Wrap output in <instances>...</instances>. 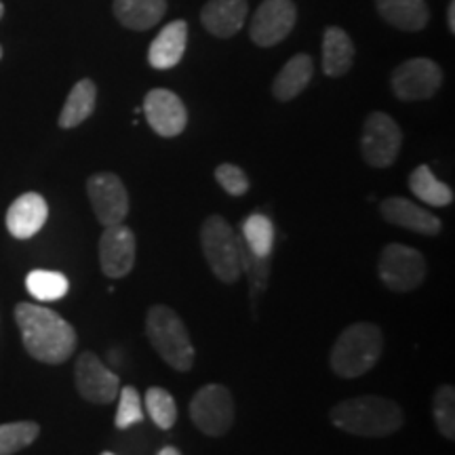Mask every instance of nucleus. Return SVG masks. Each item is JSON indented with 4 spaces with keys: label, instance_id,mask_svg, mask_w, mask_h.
<instances>
[{
    "label": "nucleus",
    "instance_id": "obj_25",
    "mask_svg": "<svg viewBox=\"0 0 455 455\" xmlns=\"http://www.w3.org/2000/svg\"><path fill=\"white\" fill-rule=\"evenodd\" d=\"M275 224L268 215L251 213L243 220V243L255 258H270L275 249Z\"/></svg>",
    "mask_w": 455,
    "mask_h": 455
},
{
    "label": "nucleus",
    "instance_id": "obj_13",
    "mask_svg": "<svg viewBox=\"0 0 455 455\" xmlns=\"http://www.w3.org/2000/svg\"><path fill=\"white\" fill-rule=\"evenodd\" d=\"M146 121L161 138H178L188 124V110L178 93L169 89H152L144 100Z\"/></svg>",
    "mask_w": 455,
    "mask_h": 455
},
{
    "label": "nucleus",
    "instance_id": "obj_4",
    "mask_svg": "<svg viewBox=\"0 0 455 455\" xmlns=\"http://www.w3.org/2000/svg\"><path fill=\"white\" fill-rule=\"evenodd\" d=\"M146 335L152 348L175 371H190L195 365V346L178 312L156 304L146 315Z\"/></svg>",
    "mask_w": 455,
    "mask_h": 455
},
{
    "label": "nucleus",
    "instance_id": "obj_35",
    "mask_svg": "<svg viewBox=\"0 0 455 455\" xmlns=\"http://www.w3.org/2000/svg\"><path fill=\"white\" fill-rule=\"evenodd\" d=\"M101 455H116V453H110V451H104Z\"/></svg>",
    "mask_w": 455,
    "mask_h": 455
},
{
    "label": "nucleus",
    "instance_id": "obj_12",
    "mask_svg": "<svg viewBox=\"0 0 455 455\" xmlns=\"http://www.w3.org/2000/svg\"><path fill=\"white\" fill-rule=\"evenodd\" d=\"M74 382H76L78 395L84 401L95 403V405H110L114 398L118 396V390H121L118 375L110 371L93 352H83L76 358Z\"/></svg>",
    "mask_w": 455,
    "mask_h": 455
},
{
    "label": "nucleus",
    "instance_id": "obj_28",
    "mask_svg": "<svg viewBox=\"0 0 455 455\" xmlns=\"http://www.w3.org/2000/svg\"><path fill=\"white\" fill-rule=\"evenodd\" d=\"M146 409L150 419L158 426V428L169 430L173 428L175 422H178V405H175V398L171 396V392L158 388V386L148 388Z\"/></svg>",
    "mask_w": 455,
    "mask_h": 455
},
{
    "label": "nucleus",
    "instance_id": "obj_34",
    "mask_svg": "<svg viewBox=\"0 0 455 455\" xmlns=\"http://www.w3.org/2000/svg\"><path fill=\"white\" fill-rule=\"evenodd\" d=\"M4 17V4H3V0H0V20H3Z\"/></svg>",
    "mask_w": 455,
    "mask_h": 455
},
{
    "label": "nucleus",
    "instance_id": "obj_17",
    "mask_svg": "<svg viewBox=\"0 0 455 455\" xmlns=\"http://www.w3.org/2000/svg\"><path fill=\"white\" fill-rule=\"evenodd\" d=\"M249 13L247 0H209L201 11L203 28L218 38H232L241 32Z\"/></svg>",
    "mask_w": 455,
    "mask_h": 455
},
{
    "label": "nucleus",
    "instance_id": "obj_29",
    "mask_svg": "<svg viewBox=\"0 0 455 455\" xmlns=\"http://www.w3.org/2000/svg\"><path fill=\"white\" fill-rule=\"evenodd\" d=\"M432 415L436 428L445 439H455V388L451 384L439 386L432 396Z\"/></svg>",
    "mask_w": 455,
    "mask_h": 455
},
{
    "label": "nucleus",
    "instance_id": "obj_18",
    "mask_svg": "<svg viewBox=\"0 0 455 455\" xmlns=\"http://www.w3.org/2000/svg\"><path fill=\"white\" fill-rule=\"evenodd\" d=\"M188 47V24L184 20L171 21L148 49V61L155 70H171L181 61Z\"/></svg>",
    "mask_w": 455,
    "mask_h": 455
},
{
    "label": "nucleus",
    "instance_id": "obj_24",
    "mask_svg": "<svg viewBox=\"0 0 455 455\" xmlns=\"http://www.w3.org/2000/svg\"><path fill=\"white\" fill-rule=\"evenodd\" d=\"M409 190L430 207H447L453 203V190L432 173L428 164H419L409 175Z\"/></svg>",
    "mask_w": 455,
    "mask_h": 455
},
{
    "label": "nucleus",
    "instance_id": "obj_3",
    "mask_svg": "<svg viewBox=\"0 0 455 455\" xmlns=\"http://www.w3.org/2000/svg\"><path fill=\"white\" fill-rule=\"evenodd\" d=\"M384 350V333L373 323L361 321L346 327L335 339L329 363L335 375L346 379L361 378L371 371Z\"/></svg>",
    "mask_w": 455,
    "mask_h": 455
},
{
    "label": "nucleus",
    "instance_id": "obj_16",
    "mask_svg": "<svg viewBox=\"0 0 455 455\" xmlns=\"http://www.w3.org/2000/svg\"><path fill=\"white\" fill-rule=\"evenodd\" d=\"M47 218L49 207L44 196L38 195V192H26V195L17 196L11 203L4 224H7L11 236L17 238V241H28V238L36 236L43 230Z\"/></svg>",
    "mask_w": 455,
    "mask_h": 455
},
{
    "label": "nucleus",
    "instance_id": "obj_22",
    "mask_svg": "<svg viewBox=\"0 0 455 455\" xmlns=\"http://www.w3.org/2000/svg\"><path fill=\"white\" fill-rule=\"evenodd\" d=\"M112 11L124 28L146 32L155 28L167 13V0H114Z\"/></svg>",
    "mask_w": 455,
    "mask_h": 455
},
{
    "label": "nucleus",
    "instance_id": "obj_27",
    "mask_svg": "<svg viewBox=\"0 0 455 455\" xmlns=\"http://www.w3.org/2000/svg\"><path fill=\"white\" fill-rule=\"evenodd\" d=\"M41 435L36 422H9L0 424V455H13L21 449L30 447Z\"/></svg>",
    "mask_w": 455,
    "mask_h": 455
},
{
    "label": "nucleus",
    "instance_id": "obj_11",
    "mask_svg": "<svg viewBox=\"0 0 455 455\" xmlns=\"http://www.w3.org/2000/svg\"><path fill=\"white\" fill-rule=\"evenodd\" d=\"M298 21V7L293 0H261L251 17L249 36L258 47H275L291 34Z\"/></svg>",
    "mask_w": 455,
    "mask_h": 455
},
{
    "label": "nucleus",
    "instance_id": "obj_19",
    "mask_svg": "<svg viewBox=\"0 0 455 455\" xmlns=\"http://www.w3.org/2000/svg\"><path fill=\"white\" fill-rule=\"evenodd\" d=\"M375 9L386 24L403 32H422L430 20L426 0H375Z\"/></svg>",
    "mask_w": 455,
    "mask_h": 455
},
{
    "label": "nucleus",
    "instance_id": "obj_21",
    "mask_svg": "<svg viewBox=\"0 0 455 455\" xmlns=\"http://www.w3.org/2000/svg\"><path fill=\"white\" fill-rule=\"evenodd\" d=\"M315 76V64L308 53L293 55L283 70L276 74L275 83H272V95L278 101H291L308 89V84Z\"/></svg>",
    "mask_w": 455,
    "mask_h": 455
},
{
    "label": "nucleus",
    "instance_id": "obj_31",
    "mask_svg": "<svg viewBox=\"0 0 455 455\" xmlns=\"http://www.w3.org/2000/svg\"><path fill=\"white\" fill-rule=\"evenodd\" d=\"M215 180L230 196H243L249 190L247 173L232 163H224L215 169Z\"/></svg>",
    "mask_w": 455,
    "mask_h": 455
},
{
    "label": "nucleus",
    "instance_id": "obj_14",
    "mask_svg": "<svg viewBox=\"0 0 455 455\" xmlns=\"http://www.w3.org/2000/svg\"><path fill=\"white\" fill-rule=\"evenodd\" d=\"M138 243L129 226H108L100 238V266L110 278L127 276L135 266Z\"/></svg>",
    "mask_w": 455,
    "mask_h": 455
},
{
    "label": "nucleus",
    "instance_id": "obj_32",
    "mask_svg": "<svg viewBox=\"0 0 455 455\" xmlns=\"http://www.w3.org/2000/svg\"><path fill=\"white\" fill-rule=\"evenodd\" d=\"M447 24H449V30L455 32V0H451L447 7Z\"/></svg>",
    "mask_w": 455,
    "mask_h": 455
},
{
    "label": "nucleus",
    "instance_id": "obj_6",
    "mask_svg": "<svg viewBox=\"0 0 455 455\" xmlns=\"http://www.w3.org/2000/svg\"><path fill=\"white\" fill-rule=\"evenodd\" d=\"M379 281H382L390 291L407 293L418 289L426 281L428 275V264L422 251L407 247L401 243L386 244L382 255H379Z\"/></svg>",
    "mask_w": 455,
    "mask_h": 455
},
{
    "label": "nucleus",
    "instance_id": "obj_9",
    "mask_svg": "<svg viewBox=\"0 0 455 455\" xmlns=\"http://www.w3.org/2000/svg\"><path fill=\"white\" fill-rule=\"evenodd\" d=\"M443 84V70L428 57H413L392 72V93L401 101L430 100Z\"/></svg>",
    "mask_w": 455,
    "mask_h": 455
},
{
    "label": "nucleus",
    "instance_id": "obj_8",
    "mask_svg": "<svg viewBox=\"0 0 455 455\" xmlns=\"http://www.w3.org/2000/svg\"><path fill=\"white\" fill-rule=\"evenodd\" d=\"M403 146V131L390 114L371 112L363 124L361 152L363 161L373 169L395 164Z\"/></svg>",
    "mask_w": 455,
    "mask_h": 455
},
{
    "label": "nucleus",
    "instance_id": "obj_2",
    "mask_svg": "<svg viewBox=\"0 0 455 455\" xmlns=\"http://www.w3.org/2000/svg\"><path fill=\"white\" fill-rule=\"evenodd\" d=\"M329 418L335 428L371 439L388 436L405 422L401 405L378 395L346 398L331 409Z\"/></svg>",
    "mask_w": 455,
    "mask_h": 455
},
{
    "label": "nucleus",
    "instance_id": "obj_26",
    "mask_svg": "<svg viewBox=\"0 0 455 455\" xmlns=\"http://www.w3.org/2000/svg\"><path fill=\"white\" fill-rule=\"evenodd\" d=\"M26 289L34 299L38 301H55L61 299L70 289L68 278L61 272L53 270H32L26 276Z\"/></svg>",
    "mask_w": 455,
    "mask_h": 455
},
{
    "label": "nucleus",
    "instance_id": "obj_1",
    "mask_svg": "<svg viewBox=\"0 0 455 455\" xmlns=\"http://www.w3.org/2000/svg\"><path fill=\"white\" fill-rule=\"evenodd\" d=\"M15 323L28 355L38 363L61 365L76 350V331L55 310L30 301H20L15 306Z\"/></svg>",
    "mask_w": 455,
    "mask_h": 455
},
{
    "label": "nucleus",
    "instance_id": "obj_33",
    "mask_svg": "<svg viewBox=\"0 0 455 455\" xmlns=\"http://www.w3.org/2000/svg\"><path fill=\"white\" fill-rule=\"evenodd\" d=\"M156 455H181V451L178 447H171V445H167V447H163L161 451H158Z\"/></svg>",
    "mask_w": 455,
    "mask_h": 455
},
{
    "label": "nucleus",
    "instance_id": "obj_10",
    "mask_svg": "<svg viewBox=\"0 0 455 455\" xmlns=\"http://www.w3.org/2000/svg\"><path fill=\"white\" fill-rule=\"evenodd\" d=\"M87 196L104 228L124 224L129 215V192L123 180L110 171H100L87 180Z\"/></svg>",
    "mask_w": 455,
    "mask_h": 455
},
{
    "label": "nucleus",
    "instance_id": "obj_5",
    "mask_svg": "<svg viewBox=\"0 0 455 455\" xmlns=\"http://www.w3.org/2000/svg\"><path fill=\"white\" fill-rule=\"evenodd\" d=\"M201 244L209 268L221 283H236L241 278L243 241L221 215H209L203 221Z\"/></svg>",
    "mask_w": 455,
    "mask_h": 455
},
{
    "label": "nucleus",
    "instance_id": "obj_15",
    "mask_svg": "<svg viewBox=\"0 0 455 455\" xmlns=\"http://www.w3.org/2000/svg\"><path fill=\"white\" fill-rule=\"evenodd\" d=\"M379 213L384 215L388 224L405 228V230H411L415 235L436 236L443 230V221L436 215H432L428 209L419 207V204L403 196L384 198L379 203Z\"/></svg>",
    "mask_w": 455,
    "mask_h": 455
},
{
    "label": "nucleus",
    "instance_id": "obj_20",
    "mask_svg": "<svg viewBox=\"0 0 455 455\" xmlns=\"http://www.w3.org/2000/svg\"><path fill=\"white\" fill-rule=\"evenodd\" d=\"M355 43L350 34L338 26H329L323 34V72L331 78H339L350 72L355 64Z\"/></svg>",
    "mask_w": 455,
    "mask_h": 455
},
{
    "label": "nucleus",
    "instance_id": "obj_36",
    "mask_svg": "<svg viewBox=\"0 0 455 455\" xmlns=\"http://www.w3.org/2000/svg\"><path fill=\"white\" fill-rule=\"evenodd\" d=\"M0 60H3V47H0Z\"/></svg>",
    "mask_w": 455,
    "mask_h": 455
},
{
    "label": "nucleus",
    "instance_id": "obj_23",
    "mask_svg": "<svg viewBox=\"0 0 455 455\" xmlns=\"http://www.w3.org/2000/svg\"><path fill=\"white\" fill-rule=\"evenodd\" d=\"M95 101H98V84L91 78H83L74 84L70 95H68L64 108H61L60 123L61 129H74L83 124L95 110Z\"/></svg>",
    "mask_w": 455,
    "mask_h": 455
},
{
    "label": "nucleus",
    "instance_id": "obj_7",
    "mask_svg": "<svg viewBox=\"0 0 455 455\" xmlns=\"http://www.w3.org/2000/svg\"><path fill=\"white\" fill-rule=\"evenodd\" d=\"M190 419L203 435L224 436L235 424V401L221 384H207L190 401Z\"/></svg>",
    "mask_w": 455,
    "mask_h": 455
},
{
    "label": "nucleus",
    "instance_id": "obj_30",
    "mask_svg": "<svg viewBox=\"0 0 455 455\" xmlns=\"http://www.w3.org/2000/svg\"><path fill=\"white\" fill-rule=\"evenodd\" d=\"M144 422V409H141V398L135 386H124L118 390V409L114 426L118 430H127L131 426Z\"/></svg>",
    "mask_w": 455,
    "mask_h": 455
}]
</instances>
